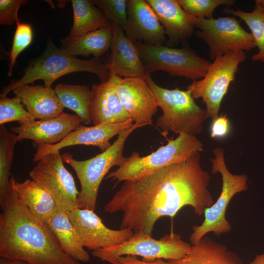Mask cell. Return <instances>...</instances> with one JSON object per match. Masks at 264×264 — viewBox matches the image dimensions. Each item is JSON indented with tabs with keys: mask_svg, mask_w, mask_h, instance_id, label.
<instances>
[{
	"mask_svg": "<svg viewBox=\"0 0 264 264\" xmlns=\"http://www.w3.org/2000/svg\"><path fill=\"white\" fill-rule=\"evenodd\" d=\"M200 160L198 152L140 179L124 181L104 211L122 212L120 229L150 236L158 220L173 219L186 206L201 216L214 202L208 189L211 176L201 168Z\"/></svg>",
	"mask_w": 264,
	"mask_h": 264,
	"instance_id": "obj_1",
	"label": "cell"
},
{
	"mask_svg": "<svg viewBox=\"0 0 264 264\" xmlns=\"http://www.w3.org/2000/svg\"><path fill=\"white\" fill-rule=\"evenodd\" d=\"M0 206V257L29 264H81L63 250L48 225L30 212L13 189Z\"/></svg>",
	"mask_w": 264,
	"mask_h": 264,
	"instance_id": "obj_2",
	"label": "cell"
},
{
	"mask_svg": "<svg viewBox=\"0 0 264 264\" xmlns=\"http://www.w3.org/2000/svg\"><path fill=\"white\" fill-rule=\"evenodd\" d=\"M81 71L96 74L101 82L110 78L108 66L100 58L93 57L89 60L78 59L57 47L52 38L48 37L44 51L29 63L20 79L12 80L3 88L0 98L6 97L9 92L21 85L34 84L36 81L42 80L44 87H51L60 77Z\"/></svg>",
	"mask_w": 264,
	"mask_h": 264,
	"instance_id": "obj_3",
	"label": "cell"
},
{
	"mask_svg": "<svg viewBox=\"0 0 264 264\" xmlns=\"http://www.w3.org/2000/svg\"><path fill=\"white\" fill-rule=\"evenodd\" d=\"M141 127L134 123L131 128L120 132L109 148L91 158L79 161L69 153L62 154L63 161L73 168L80 182L81 190L77 197L78 208L95 210L102 180L112 167H120L126 161L127 157L123 155L125 142L134 130Z\"/></svg>",
	"mask_w": 264,
	"mask_h": 264,
	"instance_id": "obj_4",
	"label": "cell"
},
{
	"mask_svg": "<svg viewBox=\"0 0 264 264\" xmlns=\"http://www.w3.org/2000/svg\"><path fill=\"white\" fill-rule=\"evenodd\" d=\"M162 114L156 125L165 137L169 132L196 135L203 130V123L207 119V110L198 106L190 92L178 88L168 89L159 86L151 75L146 78Z\"/></svg>",
	"mask_w": 264,
	"mask_h": 264,
	"instance_id": "obj_5",
	"label": "cell"
},
{
	"mask_svg": "<svg viewBox=\"0 0 264 264\" xmlns=\"http://www.w3.org/2000/svg\"><path fill=\"white\" fill-rule=\"evenodd\" d=\"M166 139V145L146 156L141 157L138 152H132L123 165L109 173L106 178L116 180V183L137 180L203 150L202 143L195 135L180 133L176 138Z\"/></svg>",
	"mask_w": 264,
	"mask_h": 264,
	"instance_id": "obj_6",
	"label": "cell"
},
{
	"mask_svg": "<svg viewBox=\"0 0 264 264\" xmlns=\"http://www.w3.org/2000/svg\"><path fill=\"white\" fill-rule=\"evenodd\" d=\"M215 157L211 158L213 174L219 173L222 178L220 194L216 201L205 209L204 220L199 225H194L190 236L192 245L197 243L207 234L212 232L217 236L230 232L232 227L225 215L228 205L237 194L246 191L247 177L245 175H234L228 169L224 161V151L220 148L213 151Z\"/></svg>",
	"mask_w": 264,
	"mask_h": 264,
	"instance_id": "obj_7",
	"label": "cell"
},
{
	"mask_svg": "<svg viewBox=\"0 0 264 264\" xmlns=\"http://www.w3.org/2000/svg\"><path fill=\"white\" fill-rule=\"evenodd\" d=\"M147 75L157 71L167 73L170 77H180L193 81L203 78L210 63L198 56L187 43L176 48L162 44L149 45L133 42Z\"/></svg>",
	"mask_w": 264,
	"mask_h": 264,
	"instance_id": "obj_8",
	"label": "cell"
},
{
	"mask_svg": "<svg viewBox=\"0 0 264 264\" xmlns=\"http://www.w3.org/2000/svg\"><path fill=\"white\" fill-rule=\"evenodd\" d=\"M192 244L183 241L181 236L171 232L158 240L143 233H134L124 242L110 247L92 252V255L102 261L117 264L121 256H141L143 260L152 261L156 259H179L190 251Z\"/></svg>",
	"mask_w": 264,
	"mask_h": 264,
	"instance_id": "obj_9",
	"label": "cell"
},
{
	"mask_svg": "<svg viewBox=\"0 0 264 264\" xmlns=\"http://www.w3.org/2000/svg\"><path fill=\"white\" fill-rule=\"evenodd\" d=\"M247 58L243 51L230 52L216 57L208 67L205 76L193 81L188 86L194 99L201 98L206 105L207 118L213 121L219 116L221 101L235 77L239 66Z\"/></svg>",
	"mask_w": 264,
	"mask_h": 264,
	"instance_id": "obj_10",
	"label": "cell"
},
{
	"mask_svg": "<svg viewBox=\"0 0 264 264\" xmlns=\"http://www.w3.org/2000/svg\"><path fill=\"white\" fill-rule=\"evenodd\" d=\"M195 31L209 49V57H216L236 51H250L255 47L251 33L245 30L235 17L198 19Z\"/></svg>",
	"mask_w": 264,
	"mask_h": 264,
	"instance_id": "obj_11",
	"label": "cell"
},
{
	"mask_svg": "<svg viewBox=\"0 0 264 264\" xmlns=\"http://www.w3.org/2000/svg\"><path fill=\"white\" fill-rule=\"evenodd\" d=\"M29 175L52 197L59 208L66 212L78 208L79 191L73 176L63 164L60 151L43 157Z\"/></svg>",
	"mask_w": 264,
	"mask_h": 264,
	"instance_id": "obj_12",
	"label": "cell"
},
{
	"mask_svg": "<svg viewBox=\"0 0 264 264\" xmlns=\"http://www.w3.org/2000/svg\"><path fill=\"white\" fill-rule=\"evenodd\" d=\"M109 80L133 122L142 127L153 125V117L158 106L146 78L112 76Z\"/></svg>",
	"mask_w": 264,
	"mask_h": 264,
	"instance_id": "obj_13",
	"label": "cell"
},
{
	"mask_svg": "<svg viewBox=\"0 0 264 264\" xmlns=\"http://www.w3.org/2000/svg\"><path fill=\"white\" fill-rule=\"evenodd\" d=\"M66 212L83 246L92 251L118 245L134 233L129 228L113 230L107 227L92 210L76 208Z\"/></svg>",
	"mask_w": 264,
	"mask_h": 264,
	"instance_id": "obj_14",
	"label": "cell"
},
{
	"mask_svg": "<svg viewBox=\"0 0 264 264\" xmlns=\"http://www.w3.org/2000/svg\"><path fill=\"white\" fill-rule=\"evenodd\" d=\"M133 122L131 118L125 122L116 124L94 125L91 127H86L81 124L57 143L36 145L37 149L33 161H39L48 154L59 152L62 148L73 145L96 146L104 152L111 146L110 140L123 130L132 127Z\"/></svg>",
	"mask_w": 264,
	"mask_h": 264,
	"instance_id": "obj_15",
	"label": "cell"
},
{
	"mask_svg": "<svg viewBox=\"0 0 264 264\" xmlns=\"http://www.w3.org/2000/svg\"><path fill=\"white\" fill-rule=\"evenodd\" d=\"M82 123L81 119L77 114L63 112L54 118L35 120L17 127H12L10 130L17 135L20 141L30 139L36 145H52L60 142Z\"/></svg>",
	"mask_w": 264,
	"mask_h": 264,
	"instance_id": "obj_16",
	"label": "cell"
},
{
	"mask_svg": "<svg viewBox=\"0 0 264 264\" xmlns=\"http://www.w3.org/2000/svg\"><path fill=\"white\" fill-rule=\"evenodd\" d=\"M127 23L124 31L132 42L145 44H161L165 31L146 0H127Z\"/></svg>",
	"mask_w": 264,
	"mask_h": 264,
	"instance_id": "obj_17",
	"label": "cell"
},
{
	"mask_svg": "<svg viewBox=\"0 0 264 264\" xmlns=\"http://www.w3.org/2000/svg\"><path fill=\"white\" fill-rule=\"evenodd\" d=\"M112 26V39L109 63L110 77H143L148 75L140 58L134 44L126 35L119 26Z\"/></svg>",
	"mask_w": 264,
	"mask_h": 264,
	"instance_id": "obj_18",
	"label": "cell"
},
{
	"mask_svg": "<svg viewBox=\"0 0 264 264\" xmlns=\"http://www.w3.org/2000/svg\"><path fill=\"white\" fill-rule=\"evenodd\" d=\"M146 0L164 28L169 44L187 43L196 27L198 18L186 12L178 0Z\"/></svg>",
	"mask_w": 264,
	"mask_h": 264,
	"instance_id": "obj_19",
	"label": "cell"
},
{
	"mask_svg": "<svg viewBox=\"0 0 264 264\" xmlns=\"http://www.w3.org/2000/svg\"><path fill=\"white\" fill-rule=\"evenodd\" d=\"M91 89L89 115L94 125L122 123L131 119L110 80L93 84Z\"/></svg>",
	"mask_w": 264,
	"mask_h": 264,
	"instance_id": "obj_20",
	"label": "cell"
},
{
	"mask_svg": "<svg viewBox=\"0 0 264 264\" xmlns=\"http://www.w3.org/2000/svg\"><path fill=\"white\" fill-rule=\"evenodd\" d=\"M12 91L36 119L54 118L62 113L65 108L51 87L25 84L15 88Z\"/></svg>",
	"mask_w": 264,
	"mask_h": 264,
	"instance_id": "obj_21",
	"label": "cell"
},
{
	"mask_svg": "<svg viewBox=\"0 0 264 264\" xmlns=\"http://www.w3.org/2000/svg\"><path fill=\"white\" fill-rule=\"evenodd\" d=\"M10 182L20 201L39 220L46 224L58 207L52 197L32 179L19 182L12 176Z\"/></svg>",
	"mask_w": 264,
	"mask_h": 264,
	"instance_id": "obj_22",
	"label": "cell"
},
{
	"mask_svg": "<svg viewBox=\"0 0 264 264\" xmlns=\"http://www.w3.org/2000/svg\"><path fill=\"white\" fill-rule=\"evenodd\" d=\"M168 261L170 264H243L226 245L206 236L192 245L190 252L183 257Z\"/></svg>",
	"mask_w": 264,
	"mask_h": 264,
	"instance_id": "obj_23",
	"label": "cell"
},
{
	"mask_svg": "<svg viewBox=\"0 0 264 264\" xmlns=\"http://www.w3.org/2000/svg\"><path fill=\"white\" fill-rule=\"evenodd\" d=\"M112 32L111 24L80 36H67L60 41V48L75 56L92 55L100 58L110 48Z\"/></svg>",
	"mask_w": 264,
	"mask_h": 264,
	"instance_id": "obj_24",
	"label": "cell"
},
{
	"mask_svg": "<svg viewBox=\"0 0 264 264\" xmlns=\"http://www.w3.org/2000/svg\"><path fill=\"white\" fill-rule=\"evenodd\" d=\"M46 224L56 236L63 250L73 259L88 262L90 256L85 249L74 226L64 210L59 207Z\"/></svg>",
	"mask_w": 264,
	"mask_h": 264,
	"instance_id": "obj_25",
	"label": "cell"
},
{
	"mask_svg": "<svg viewBox=\"0 0 264 264\" xmlns=\"http://www.w3.org/2000/svg\"><path fill=\"white\" fill-rule=\"evenodd\" d=\"M73 21L68 36L78 37L111 24L110 21L91 0H71Z\"/></svg>",
	"mask_w": 264,
	"mask_h": 264,
	"instance_id": "obj_26",
	"label": "cell"
},
{
	"mask_svg": "<svg viewBox=\"0 0 264 264\" xmlns=\"http://www.w3.org/2000/svg\"><path fill=\"white\" fill-rule=\"evenodd\" d=\"M56 93L64 107L76 113L83 123H91L89 107L92 97L91 89L86 85L59 84L54 88Z\"/></svg>",
	"mask_w": 264,
	"mask_h": 264,
	"instance_id": "obj_27",
	"label": "cell"
},
{
	"mask_svg": "<svg viewBox=\"0 0 264 264\" xmlns=\"http://www.w3.org/2000/svg\"><path fill=\"white\" fill-rule=\"evenodd\" d=\"M17 135L0 125V205L13 192L9 178Z\"/></svg>",
	"mask_w": 264,
	"mask_h": 264,
	"instance_id": "obj_28",
	"label": "cell"
},
{
	"mask_svg": "<svg viewBox=\"0 0 264 264\" xmlns=\"http://www.w3.org/2000/svg\"><path fill=\"white\" fill-rule=\"evenodd\" d=\"M222 12L239 18L247 25L254 38L255 46L259 50L252 56L251 60L264 63V9L255 5L254 10L250 12L229 7L223 8Z\"/></svg>",
	"mask_w": 264,
	"mask_h": 264,
	"instance_id": "obj_29",
	"label": "cell"
},
{
	"mask_svg": "<svg viewBox=\"0 0 264 264\" xmlns=\"http://www.w3.org/2000/svg\"><path fill=\"white\" fill-rule=\"evenodd\" d=\"M22 103L16 96L11 98H0V125L12 121H17L22 125L36 120Z\"/></svg>",
	"mask_w": 264,
	"mask_h": 264,
	"instance_id": "obj_30",
	"label": "cell"
},
{
	"mask_svg": "<svg viewBox=\"0 0 264 264\" xmlns=\"http://www.w3.org/2000/svg\"><path fill=\"white\" fill-rule=\"evenodd\" d=\"M16 29L14 33L11 50L9 53V69L7 74L11 76L17 58L22 52L31 43L33 38L32 26L28 23L16 21Z\"/></svg>",
	"mask_w": 264,
	"mask_h": 264,
	"instance_id": "obj_31",
	"label": "cell"
},
{
	"mask_svg": "<svg viewBox=\"0 0 264 264\" xmlns=\"http://www.w3.org/2000/svg\"><path fill=\"white\" fill-rule=\"evenodd\" d=\"M233 0H178L182 9L198 19H211L215 9L221 5H233Z\"/></svg>",
	"mask_w": 264,
	"mask_h": 264,
	"instance_id": "obj_32",
	"label": "cell"
},
{
	"mask_svg": "<svg viewBox=\"0 0 264 264\" xmlns=\"http://www.w3.org/2000/svg\"><path fill=\"white\" fill-rule=\"evenodd\" d=\"M113 23L120 26L123 30L127 23V0H91Z\"/></svg>",
	"mask_w": 264,
	"mask_h": 264,
	"instance_id": "obj_33",
	"label": "cell"
},
{
	"mask_svg": "<svg viewBox=\"0 0 264 264\" xmlns=\"http://www.w3.org/2000/svg\"><path fill=\"white\" fill-rule=\"evenodd\" d=\"M27 2V0H0V24L12 25L16 22L19 9Z\"/></svg>",
	"mask_w": 264,
	"mask_h": 264,
	"instance_id": "obj_34",
	"label": "cell"
},
{
	"mask_svg": "<svg viewBox=\"0 0 264 264\" xmlns=\"http://www.w3.org/2000/svg\"><path fill=\"white\" fill-rule=\"evenodd\" d=\"M230 129L228 119L221 114L212 121L210 127V136L213 138H222L229 133Z\"/></svg>",
	"mask_w": 264,
	"mask_h": 264,
	"instance_id": "obj_35",
	"label": "cell"
},
{
	"mask_svg": "<svg viewBox=\"0 0 264 264\" xmlns=\"http://www.w3.org/2000/svg\"><path fill=\"white\" fill-rule=\"evenodd\" d=\"M117 264H170L163 259H156L152 261L140 260L134 255H126L119 257L117 259Z\"/></svg>",
	"mask_w": 264,
	"mask_h": 264,
	"instance_id": "obj_36",
	"label": "cell"
},
{
	"mask_svg": "<svg viewBox=\"0 0 264 264\" xmlns=\"http://www.w3.org/2000/svg\"><path fill=\"white\" fill-rule=\"evenodd\" d=\"M0 264H29L28 263L17 259L0 257Z\"/></svg>",
	"mask_w": 264,
	"mask_h": 264,
	"instance_id": "obj_37",
	"label": "cell"
},
{
	"mask_svg": "<svg viewBox=\"0 0 264 264\" xmlns=\"http://www.w3.org/2000/svg\"><path fill=\"white\" fill-rule=\"evenodd\" d=\"M248 264H264V253L256 255L254 260Z\"/></svg>",
	"mask_w": 264,
	"mask_h": 264,
	"instance_id": "obj_38",
	"label": "cell"
},
{
	"mask_svg": "<svg viewBox=\"0 0 264 264\" xmlns=\"http://www.w3.org/2000/svg\"><path fill=\"white\" fill-rule=\"evenodd\" d=\"M255 3V5L264 9V0H256Z\"/></svg>",
	"mask_w": 264,
	"mask_h": 264,
	"instance_id": "obj_39",
	"label": "cell"
}]
</instances>
